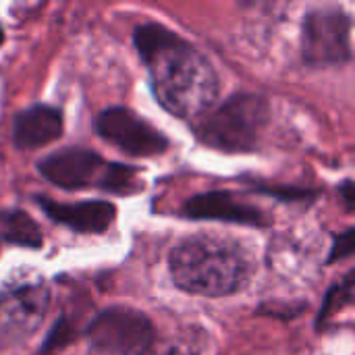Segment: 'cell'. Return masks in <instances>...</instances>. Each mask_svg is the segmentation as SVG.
<instances>
[{
    "label": "cell",
    "mask_w": 355,
    "mask_h": 355,
    "mask_svg": "<svg viewBox=\"0 0 355 355\" xmlns=\"http://www.w3.org/2000/svg\"><path fill=\"white\" fill-rule=\"evenodd\" d=\"M133 44L166 112L196 121L214 108L220 92L218 75L196 44L154 21L135 27Z\"/></svg>",
    "instance_id": "cell-1"
},
{
    "label": "cell",
    "mask_w": 355,
    "mask_h": 355,
    "mask_svg": "<svg viewBox=\"0 0 355 355\" xmlns=\"http://www.w3.org/2000/svg\"><path fill=\"white\" fill-rule=\"evenodd\" d=\"M173 283L198 297H229L248 287L254 262L233 239L218 235H191L168 254Z\"/></svg>",
    "instance_id": "cell-2"
},
{
    "label": "cell",
    "mask_w": 355,
    "mask_h": 355,
    "mask_svg": "<svg viewBox=\"0 0 355 355\" xmlns=\"http://www.w3.org/2000/svg\"><path fill=\"white\" fill-rule=\"evenodd\" d=\"M270 121V104L258 94H233L193 121L196 137L218 152L245 154L260 146Z\"/></svg>",
    "instance_id": "cell-3"
},
{
    "label": "cell",
    "mask_w": 355,
    "mask_h": 355,
    "mask_svg": "<svg viewBox=\"0 0 355 355\" xmlns=\"http://www.w3.org/2000/svg\"><path fill=\"white\" fill-rule=\"evenodd\" d=\"M40 175L60 189H102L114 196H133L144 189L139 171L110 162L87 148H62L37 162Z\"/></svg>",
    "instance_id": "cell-4"
},
{
    "label": "cell",
    "mask_w": 355,
    "mask_h": 355,
    "mask_svg": "<svg viewBox=\"0 0 355 355\" xmlns=\"http://www.w3.org/2000/svg\"><path fill=\"white\" fill-rule=\"evenodd\" d=\"M48 283L29 270L15 272L0 289V352L25 345L50 310Z\"/></svg>",
    "instance_id": "cell-5"
},
{
    "label": "cell",
    "mask_w": 355,
    "mask_h": 355,
    "mask_svg": "<svg viewBox=\"0 0 355 355\" xmlns=\"http://www.w3.org/2000/svg\"><path fill=\"white\" fill-rule=\"evenodd\" d=\"M85 339L98 355H146L156 343V327L135 308L110 306L92 318Z\"/></svg>",
    "instance_id": "cell-6"
},
{
    "label": "cell",
    "mask_w": 355,
    "mask_h": 355,
    "mask_svg": "<svg viewBox=\"0 0 355 355\" xmlns=\"http://www.w3.org/2000/svg\"><path fill=\"white\" fill-rule=\"evenodd\" d=\"M352 17L337 6H320L304 15L302 60L308 67H341L352 52Z\"/></svg>",
    "instance_id": "cell-7"
},
{
    "label": "cell",
    "mask_w": 355,
    "mask_h": 355,
    "mask_svg": "<svg viewBox=\"0 0 355 355\" xmlns=\"http://www.w3.org/2000/svg\"><path fill=\"white\" fill-rule=\"evenodd\" d=\"M94 131L106 144L135 158L162 156L171 148V141L162 131L125 106H110L100 110L94 119Z\"/></svg>",
    "instance_id": "cell-8"
},
{
    "label": "cell",
    "mask_w": 355,
    "mask_h": 355,
    "mask_svg": "<svg viewBox=\"0 0 355 355\" xmlns=\"http://www.w3.org/2000/svg\"><path fill=\"white\" fill-rule=\"evenodd\" d=\"M181 216L189 220H220L245 227L270 225V218L264 210L227 189H212L187 198L181 206Z\"/></svg>",
    "instance_id": "cell-9"
},
{
    "label": "cell",
    "mask_w": 355,
    "mask_h": 355,
    "mask_svg": "<svg viewBox=\"0 0 355 355\" xmlns=\"http://www.w3.org/2000/svg\"><path fill=\"white\" fill-rule=\"evenodd\" d=\"M33 200L52 223L81 235H104L116 220V206L106 200H83L75 204H60L44 196H35Z\"/></svg>",
    "instance_id": "cell-10"
},
{
    "label": "cell",
    "mask_w": 355,
    "mask_h": 355,
    "mask_svg": "<svg viewBox=\"0 0 355 355\" xmlns=\"http://www.w3.org/2000/svg\"><path fill=\"white\" fill-rule=\"evenodd\" d=\"M64 119L60 108L50 104H33L15 114L12 144L17 150H40L62 135Z\"/></svg>",
    "instance_id": "cell-11"
},
{
    "label": "cell",
    "mask_w": 355,
    "mask_h": 355,
    "mask_svg": "<svg viewBox=\"0 0 355 355\" xmlns=\"http://www.w3.org/2000/svg\"><path fill=\"white\" fill-rule=\"evenodd\" d=\"M17 245L27 250H40L44 235L40 225L23 210H0V245Z\"/></svg>",
    "instance_id": "cell-12"
},
{
    "label": "cell",
    "mask_w": 355,
    "mask_h": 355,
    "mask_svg": "<svg viewBox=\"0 0 355 355\" xmlns=\"http://www.w3.org/2000/svg\"><path fill=\"white\" fill-rule=\"evenodd\" d=\"M354 270H349L341 281H337L333 287H329V291L324 293V300H322V308H320V312L316 316V331L318 333H322L335 316H339L341 312L352 308V304H354Z\"/></svg>",
    "instance_id": "cell-13"
},
{
    "label": "cell",
    "mask_w": 355,
    "mask_h": 355,
    "mask_svg": "<svg viewBox=\"0 0 355 355\" xmlns=\"http://www.w3.org/2000/svg\"><path fill=\"white\" fill-rule=\"evenodd\" d=\"M250 189L262 196H268L285 204H312L318 198L316 189L297 187V185H272V183H250Z\"/></svg>",
    "instance_id": "cell-14"
},
{
    "label": "cell",
    "mask_w": 355,
    "mask_h": 355,
    "mask_svg": "<svg viewBox=\"0 0 355 355\" xmlns=\"http://www.w3.org/2000/svg\"><path fill=\"white\" fill-rule=\"evenodd\" d=\"M75 335H77V331H75V327L71 324L69 316H60V318L52 324L50 333L46 335V339H44L40 352L35 355H54L58 349L67 347V345L75 339Z\"/></svg>",
    "instance_id": "cell-15"
},
{
    "label": "cell",
    "mask_w": 355,
    "mask_h": 355,
    "mask_svg": "<svg viewBox=\"0 0 355 355\" xmlns=\"http://www.w3.org/2000/svg\"><path fill=\"white\" fill-rule=\"evenodd\" d=\"M355 250V229L349 227L345 229L343 233L335 235L333 237V245H331V252H329V258H327V264H335V262H343V260H349L354 256Z\"/></svg>",
    "instance_id": "cell-16"
},
{
    "label": "cell",
    "mask_w": 355,
    "mask_h": 355,
    "mask_svg": "<svg viewBox=\"0 0 355 355\" xmlns=\"http://www.w3.org/2000/svg\"><path fill=\"white\" fill-rule=\"evenodd\" d=\"M146 355H202V352L185 341H166V343H154Z\"/></svg>",
    "instance_id": "cell-17"
},
{
    "label": "cell",
    "mask_w": 355,
    "mask_h": 355,
    "mask_svg": "<svg viewBox=\"0 0 355 355\" xmlns=\"http://www.w3.org/2000/svg\"><path fill=\"white\" fill-rule=\"evenodd\" d=\"M339 198L341 202L345 204L347 212H354L355 208V185L352 179H345L341 185H339Z\"/></svg>",
    "instance_id": "cell-18"
},
{
    "label": "cell",
    "mask_w": 355,
    "mask_h": 355,
    "mask_svg": "<svg viewBox=\"0 0 355 355\" xmlns=\"http://www.w3.org/2000/svg\"><path fill=\"white\" fill-rule=\"evenodd\" d=\"M4 44V29H2V25H0V46Z\"/></svg>",
    "instance_id": "cell-19"
}]
</instances>
